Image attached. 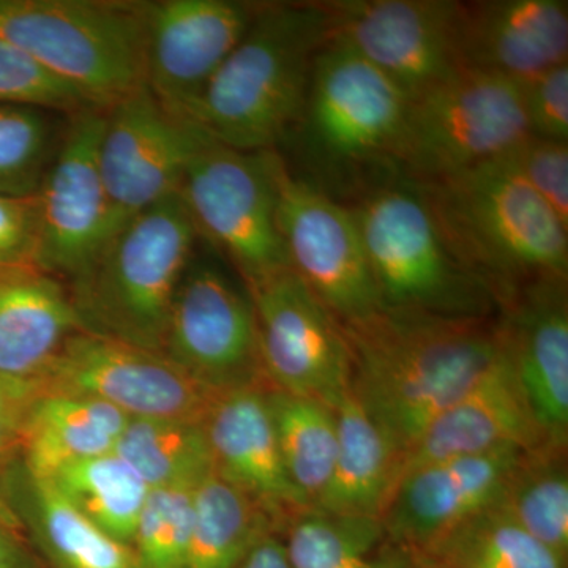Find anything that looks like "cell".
Returning a JSON list of instances; mask_svg holds the SVG:
<instances>
[{"mask_svg": "<svg viewBox=\"0 0 568 568\" xmlns=\"http://www.w3.org/2000/svg\"><path fill=\"white\" fill-rule=\"evenodd\" d=\"M339 325L349 347L351 390L405 455L508 353L500 313L446 316L381 308Z\"/></svg>", "mask_w": 568, "mask_h": 568, "instance_id": "6da1fadb", "label": "cell"}, {"mask_svg": "<svg viewBox=\"0 0 568 568\" xmlns=\"http://www.w3.org/2000/svg\"><path fill=\"white\" fill-rule=\"evenodd\" d=\"M328 40L323 2L260 6L183 121L237 151H274L301 119L316 55Z\"/></svg>", "mask_w": 568, "mask_h": 568, "instance_id": "7a4b0ae2", "label": "cell"}, {"mask_svg": "<svg viewBox=\"0 0 568 568\" xmlns=\"http://www.w3.org/2000/svg\"><path fill=\"white\" fill-rule=\"evenodd\" d=\"M409 100L342 41L316 55L304 111L293 130L306 174L342 203L399 171Z\"/></svg>", "mask_w": 568, "mask_h": 568, "instance_id": "3957f363", "label": "cell"}, {"mask_svg": "<svg viewBox=\"0 0 568 568\" xmlns=\"http://www.w3.org/2000/svg\"><path fill=\"white\" fill-rule=\"evenodd\" d=\"M422 185L452 250L497 305L530 280L568 276V227L507 156Z\"/></svg>", "mask_w": 568, "mask_h": 568, "instance_id": "277c9868", "label": "cell"}, {"mask_svg": "<svg viewBox=\"0 0 568 568\" xmlns=\"http://www.w3.org/2000/svg\"><path fill=\"white\" fill-rule=\"evenodd\" d=\"M347 207L383 308L446 316H487L499 310L488 284L452 250L420 182L396 173Z\"/></svg>", "mask_w": 568, "mask_h": 568, "instance_id": "5b68a950", "label": "cell"}, {"mask_svg": "<svg viewBox=\"0 0 568 568\" xmlns=\"http://www.w3.org/2000/svg\"><path fill=\"white\" fill-rule=\"evenodd\" d=\"M197 235L179 193L134 216L73 280L70 295L82 331L163 354Z\"/></svg>", "mask_w": 568, "mask_h": 568, "instance_id": "8992f818", "label": "cell"}, {"mask_svg": "<svg viewBox=\"0 0 568 568\" xmlns=\"http://www.w3.org/2000/svg\"><path fill=\"white\" fill-rule=\"evenodd\" d=\"M144 3L0 0V39L99 108L145 88Z\"/></svg>", "mask_w": 568, "mask_h": 568, "instance_id": "52a82bcc", "label": "cell"}, {"mask_svg": "<svg viewBox=\"0 0 568 568\" xmlns=\"http://www.w3.org/2000/svg\"><path fill=\"white\" fill-rule=\"evenodd\" d=\"M275 151L244 152L201 132L183 173L181 194L197 233L226 254L246 287L290 267L278 227Z\"/></svg>", "mask_w": 568, "mask_h": 568, "instance_id": "ba28073f", "label": "cell"}, {"mask_svg": "<svg viewBox=\"0 0 568 568\" xmlns=\"http://www.w3.org/2000/svg\"><path fill=\"white\" fill-rule=\"evenodd\" d=\"M529 136L523 84L459 69L410 100L399 171L422 183L504 159Z\"/></svg>", "mask_w": 568, "mask_h": 568, "instance_id": "9c48e42d", "label": "cell"}, {"mask_svg": "<svg viewBox=\"0 0 568 568\" xmlns=\"http://www.w3.org/2000/svg\"><path fill=\"white\" fill-rule=\"evenodd\" d=\"M41 394L89 396L130 418L203 422L219 390L204 386L164 354L80 331L70 336Z\"/></svg>", "mask_w": 568, "mask_h": 568, "instance_id": "30bf717a", "label": "cell"}, {"mask_svg": "<svg viewBox=\"0 0 568 568\" xmlns=\"http://www.w3.org/2000/svg\"><path fill=\"white\" fill-rule=\"evenodd\" d=\"M246 290L267 383L334 409L351 381L342 325L291 268Z\"/></svg>", "mask_w": 568, "mask_h": 568, "instance_id": "8fae6325", "label": "cell"}, {"mask_svg": "<svg viewBox=\"0 0 568 568\" xmlns=\"http://www.w3.org/2000/svg\"><path fill=\"white\" fill-rule=\"evenodd\" d=\"M278 227L291 271L339 324L383 308L351 209L294 175H278Z\"/></svg>", "mask_w": 568, "mask_h": 568, "instance_id": "7c38bea8", "label": "cell"}, {"mask_svg": "<svg viewBox=\"0 0 568 568\" xmlns=\"http://www.w3.org/2000/svg\"><path fill=\"white\" fill-rule=\"evenodd\" d=\"M163 354L213 390L271 387L252 301L211 264L189 265L175 294Z\"/></svg>", "mask_w": 568, "mask_h": 568, "instance_id": "4fadbf2b", "label": "cell"}, {"mask_svg": "<svg viewBox=\"0 0 568 568\" xmlns=\"http://www.w3.org/2000/svg\"><path fill=\"white\" fill-rule=\"evenodd\" d=\"M106 110L78 112L39 192L36 267L78 278L119 233L102 173L99 145Z\"/></svg>", "mask_w": 568, "mask_h": 568, "instance_id": "5bb4252c", "label": "cell"}, {"mask_svg": "<svg viewBox=\"0 0 568 568\" xmlns=\"http://www.w3.org/2000/svg\"><path fill=\"white\" fill-rule=\"evenodd\" d=\"M323 7L331 39L372 63L409 102L459 70L455 52L458 2L332 0Z\"/></svg>", "mask_w": 568, "mask_h": 568, "instance_id": "9a60e30c", "label": "cell"}, {"mask_svg": "<svg viewBox=\"0 0 568 568\" xmlns=\"http://www.w3.org/2000/svg\"><path fill=\"white\" fill-rule=\"evenodd\" d=\"M201 130L175 118L148 88L104 112L100 173L119 231L179 193Z\"/></svg>", "mask_w": 568, "mask_h": 568, "instance_id": "2e32d148", "label": "cell"}, {"mask_svg": "<svg viewBox=\"0 0 568 568\" xmlns=\"http://www.w3.org/2000/svg\"><path fill=\"white\" fill-rule=\"evenodd\" d=\"M260 6L235 0L144 3L145 88L175 118L196 102L244 39Z\"/></svg>", "mask_w": 568, "mask_h": 568, "instance_id": "e0dca14e", "label": "cell"}, {"mask_svg": "<svg viewBox=\"0 0 568 568\" xmlns=\"http://www.w3.org/2000/svg\"><path fill=\"white\" fill-rule=\"evenodd\" d=\"M515 377L549 447L568 446L567 276L517 287L499 305Z\"/></svg>", "mask_w": 568, "mask_h": 568, "instance_id": "ac0fdd59", "label": "cell"}, {"mask_svg": "<svg viewBox=\"0 0 568 568\" xmlns=\"http://www.w3.org/2000/svg\"><path fill=\"white\" fill-rule=\"evenodd\" d=\"M525 454L506 448L410 470L381 518L388 538L413 555L426 551L466 519L496 507Z\"/></svg>", "mask_w": 568, "mask_h": 568, "instance_id": "d6986e66", "label": "cell"}, {"mask_svg": "<svg viewBox=\"0 0 568 568\" xmlns=\"http://www.w3.org/2000/svg\"><path fill=\"white\" fill-rule=\"evenodd\" d=\"M455 52L459 69L525 84L567 63V0L458 2Z\"/></svg>", "mask_w": 568, "mask_h": 568, "instance_id": "ffe728a7", "label": "cell"}, {"mask_svg": "<svg viewBox=\"0 0 568 568\" xmlns=\"http://www.w3.org/2000/svg\"><path fill=\"white\" fill-rule=\"evenodd\" d=\"M271 387L220 392L203 426L213 470L252 497L276 529L310 508L284 467L274 418L268 409Z\"/></svg>", "mask_w": 568, "mask_h": 568, "instance_id": "44dd1931", "label": "cell"}, {"mask_svg": "<svg viewBox=\"0 0 568 568\" xmlns=\"http://www.w3.org/2000/svg\"><path fill=\"white\" fill-rule=\"evenodd\" d=\"M541 446L547 444L518 386L508 351L407 448L402 477L447 459L478 457L506 448L530 452Z\"/></svg>", "mask_w": 568, "mask_h": 568, "instance_id": "7402d4cb", "label": "cell"}, {"mask_svg": "<svg viewBox=\"0 0 568 568\" xmlns=\"http://www.w3.org/2000/svg\"><path fill=\"white\" fill-rule=\"evenodd\" d=\"M80 331L71 295L55 276L36 265L0 268V375L40 384Z\"/></svg>", "mask_w": 568, "mask_h": 568, "instance_id": "603a6c76", "label": "cell"}, {"mask_svg": "<svg viewBox=\"0 0 568 568\" xmlns=\"http://www.w3.org/2000/svg\"><path fill=\"white\" fill-rule=\"evenodd\" d=\"M334 410L338 454L331 484L313 508L338 517L381 519L402 478L405 454L351 387Z\"/></svg>", "mask_w": 568, "mask_h": 568, "instance_id": "cb8c5ba5", "label": "cell"}, {"mask_svg": "<svg viewBox=\"0 0 568 568\" xmlns=\"http://www.w3.org/2000/svg\"><path fill=\"white\" fill-rule=\"evenodd\" d=\"M11 507L54 568H141L133 548L97 528L50 480L32 477L21 457L3 467Z\"/></svg>", "mask_w": 568, "mask_h": 568, "instance_id": "d4e9b609", "label": "cell"}, {"mask_svg": "<svg viewBox=\"0 0 568 568\" xmlns=\"http://www.w3.org/2000/svg\"><path fill=\"white\" fill-rule=\"evenodd\" d=\"M130 417L89 396L41 394L21 444V462L37 478L80 459L111 454Z\"/></svg>", "mask_w": 568, "mask_h": 568, "instance_id": "484cf974", "label": "cell"}, {"mask_svg": "<svg viewBox=\"0 0 568 568\" xmlns=\"http://www.w3.org/2000/svg\"><path fill=\"white\" fill-rule=\"evenodd\" d=\"M293 568H409L413 552L388 538L376 518L338 517L306 508L284 526Z\"/></svg>", "mask_w": 568, "mask_h": 568, "instance_id": "4316f807", "label": "cell"}, {"mask_svg": "<svg viewBox=\"0 0 568 568\" xmlns=\"http://www.w3.org/2000/svg\"><path fill=\"white\" fill-rule=\"evenodd\" d=\"M272 518L213 470L194 489L192 537L183 568H235L267 534Z\"/></svg>", "mask_w": 568, "mask_h": 568, "instance_id": "83f0119b", "label": "cell"}, {"mask_svg": "<svg viewBox=\"0 0 568 568\" xmlns=\"http://www.w3.org/2000/svg\"><path fill=\"white\" fill-rule=\"evenodd\" d=\"M44 480L97 528L132 547L151 488L115 452L69 463Z\"/></svg>", "mask_w": 568, "mask_h": 568, "instance_id": "f1b7e54d", "label": "cell"}, {"mask_svg": "<svg viewBox=\"0 0 568 568\" xmlns=\"http://www.w3.org/2000/svg\"><path fill=\"white\" fill-rule=\"evenodd\" d=\"M149 488H196L213 473L203 422L130 418L114 448Z\"/></svg>", "mask_w": 568, "mask_h": 568, "instance_id": "f546056e", "label": "cell"}, {"mask_svg": "<svg viewBox=\"0 0 568 568\" xmlns=\"http://www.w3.org/2000/svg\"><path fill=\"white\" fill-rule=\"evenodd\" d=\"M267 402L287 476L310 508L316 507L331 484L338 454L335 410L272 387Z\"/></svg>", "mask_w": 568, "mask_h": 568, "instance_id": "4dcf8cb0", "label": "cell"}, {"mask_svg": "<svg viewBox=\"0 0 568 568\" xmlns=\"http://www.w3.org/2000/svg\"><path fill=\"white\" fill-rule=\"evenodd\" d=\"M497 507L567 560V448L541 446L526 452Z\"/></svg>", "mask_w": 568, "mask_h": 568, "instance_id": "1f68e13d", "label": "cell"}, {"mask_svg": "<svg viewBox=\"0 0 568 568\" xmlns=\"http://www.w3.org/2000/svg\"><path fill=\"white\" fill-rule=\"evenodd\" d=\"M418 556L443 568H566L567 560L526 532L499 507L457 526Z\"/></svg>", "mask_w": 568, "mask_h": 568, "instance_id": "d6a6232c", "label": "cell"}, {"mask_svg": "<svg viewBox=\"0 0 568 568\" xmlns=\"http://www.w3.org/2000/svg\"><path fill=\"white\" fill-rule=\"evenodd\" d=\"M194 489H151L132 545L141 568H183L193 529Z\"/></svg>", "mask_w": 568, "mask_h": 568, "instance_id": "836d02e7", "label": "cell"}, {"mask_svg": "<svg viewBox=\"0 0 568 568\" xmlns=\"http://www.w3.org/2000/svg\"><path fill=\"white\" fill-rule=\"evenodd\" d=\"M51 126L43 111L0 106V193L39 192L50 168Z\"/></svg>", "mask_w": 568, "mask_h": 568, "instance_id": "e575fe53", "label": "cell"}, {"mask_svg": "<svg viewBox=\"0 0 568 568\" xmlns=\"http://www.w3.org/2000/svg\"><path fill=\"white\" fill-rule=\"evenodd\" d=\"M0 106L63 111L71 115L93 106L73 85L41 65L28 52L0 39Z\"/></svg>", "mask_w": 568, "mask_h": 568, "instance_id": "d590c367", "label": "cell"}, {"mask_svg": "<svg viewBox=\"0 0 568 568\" xmlns=\"http://www.w3.org/2000/svg\"><path fill=\"white\" fill-rule=\"evenodd\" d=\"M507 159L568 227V142L529 134Z\"/></svg>", "mask_w": 568, "mask_h": 568, "instance_id": "8d00e7d4", "label": "cell"}, {"mask_svg": "<svg viewBox=\"0 0 568 568\" xmlns=\"http://www.w3.org/2000/svg\"><path fill=\"white\" fill-rule=\"evenodd\" d=\"M530 136L568 142V65L538 74L523 84Z\"/></svg>", "mask_w": 568, "mask_h": 568, "instance_id": "74e56055", "label": "cell"}, {"mask_svg": "<svg viewBox=\"0 0 568 568\" xmlns=\"http://www.w3.org/2000/svg\"><path fill=\"white\" fill-rule=\"evenodd\" d=\"M37 237V193L28 196L0 193V268L36 265Z\"/></svg>", "mask_w": 568, "mask_h": 568, "instance_id": "f35d334b", "label": "cell"}, {"mask_svg": "<svg viewBox=\"0 0 568 568\" xmlns=\"http://www.w3.org/2000/svg\"><path fill=\"white\" fill-rule=\"evenodd\" d=\"M40 395V384L0 375V466L21 455L26 425Z\"/></svg>", "mask_w": 568, "mask_h": 568, "instance_id": "ab89813d", "label": "cell"}, {"mask_svg": "<svg viewBox=\"0 0 568 568\" xmlns=\"http://www.w3.org/2000/svg\"><path fill=\"white\" fill-rule=\"evenodd\" d=\"M235 568H293L287 559L283 540L275 534H267L257 541L242 562Z\"/></svg>", "mask_w": 568, "mask_h": 568, "instance_id": "60d3db41", "label": "cell"}, {"mask_svg": "<svg viewBox=\"0 0 568 568\" xmlns=\"http://www.w3.org/2000/svg\"><path fill=\"white\" fill-rule=\"evenodd\" d=\"M0 568H41L18 534L0 526Z\"/></svg>", "mask_w": 568, "mask_h": 568, "instance_id": "b9f144b4", "label": "cell"}, {"mask_svg": "<svg viewBox=\"0 0 568 568\" xmlns=\"http://www.w3.org/2000/svg\"><path fill=\"white\" fill-rule=\"evenodd\" d=\"M3 467L6 466H0V526L20 536L21 530H24V526H22L14 508L11 507L9 495H7L6 481H3Z\"/></svg>", "mask_w": 568, "mask_h": 568, "instance_id": "7bdbcfd3", "label": "cell"}, {"mask_svg": "<svg viewBox=\"0 0 568 568\" xmlns=\"http://www.w3.org/2000/svg\"><path fill=\"white\" fill-rule=\"evenodd\" d=\"M409 568H443L433 562V560L424 558V556L413 555V562Z\"/></svg>", "mask_w": 568, "mask_h": 568, "instance_id": "ee69618b", "label": "cell"}]
</instances>
